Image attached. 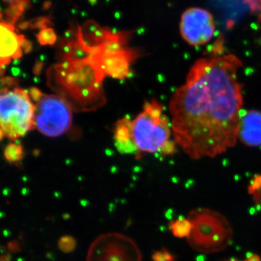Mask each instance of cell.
<instances>
[{
	"label": "cell",
	"mask_w": 261,
	"mask_h": 261,
	"mask_svg": "<svg viewBox=\"0 0 261 261\" xmlns=\"http://www.w3.org/2000/svg\"><path fill=\"white\" fill-rule=\"evenodd\" d=\"M242 66L233 54L200 58L173 94L169 110L173 139L192 159L215 158L236 145L243 106L238 79Z\"/></svg>",
	"instance_id": "1"
},
{
	"label": "cell",
	"mask_w": 261,
	"mask_h": 261,
	"mask_svg": "<svg viewBox=\"0 0 261 261\" xmlns=\"http://www.w3.org/2000/svg\"><path fill=\"white\" fill-rule=\"evenodd\" d=\"M99 53L82 59L65 60L47 72L49 88L77 112L95 111L106 104L102 82L106 76Z\"/></svg>",
	"instance_id": "2"
},
{
	"label": "cell",
	"mask_w": 261,
	"mask_h": 261,
	"mask_svg": "<svg viewBox=\"0 0 261 261\" xmlns=\"http://www.w3.org/2000/svg\"><path fill=\"white\" fill-rule=\"evenodd\" d=\"M132 139L139 152L171 155L176 152V142L171 139L172 124L155 99L146 102L143 111L132 121Z\"/></svg>",
	"instance_id": "3"
},
{
	"label": "cell",
	"mask_w": 261,
	"mask_h": 261,
	"mask_svg": "<svg viewBox=\"0 0 261 261\" xmlns=\"http://www.w3.org/2000/svg\"><path fill=\"white\" fill-rule=\"evenodd\" d=\"M34 105L25 89L18 87L17 80L2 77L0 95V135L13 141L34 129Z\"/></svg>",
	"instance_id": "4"
},
{
	"label": "cell",
	"mask_w": 261,
	"mask_h": 261,
	"mask_svg": "<svg viewBox=\"0 0 261 261\" xmlns=\"http://www.w3.org/2000/svg\"><path fill=\"white\" fill-rule=\"evenodd\" d=\"M191 227L187 237L193 250L202 253H214L226 248L232 238V229L227 220L210 209L192 211L189 215Z\"/></svg>",
	"instance_id": "5"
},
{
	"label": "cell",
	"mask_w": 261,
	"mask_h": 261,
	"mask_svg": "<svg viewBox=\"0 0 261 261\" xmlns=\"http://www.w3.org/2000/svg\"><path fill=\"white\" fill-rule=\"evenodd\" d=\"M73 111L61 96L43 94L34 105V128L47 137H60L71 126Z\"/></svg>",
	"instance_id": "6"
},
{
	"label": "cell",
	"mask_w": 261,
	"mask_h": 261,
	"mask_svg": "<svg viewBox=\"0 0 261 261\" xmlns=\"http://www.w3.org/2000/svg\"><path fill=\"white\" fill-rule=\"evenodd\" d=\"M87 261H142V256L132 239L120 233H107L90 245Z\"/></svg>",
	"instance_id": "7"
},
{
	"label": "cell",
	"mask_w": 261,
	"mask_h": 261,
	"mask_svg": "<svg viewBox=\"0 0 261 261\" xmlns=\"http://www.w3.org/2000/svg\"><path fill=\"white\" fill-rule=\"evenodd\" d=\"M180 34L184 40L193 47L210 42L216 31V23L210 12L203 8H188L181 15Z\"/></svg>",
	"instance_id": "8"
},
{
	"label": "cell",
	"mask_w": 261,
	"mask_h": 261,
	"mask_svg": "<svg viewBox=\"0 0 261 261\" xmlns=\"http://www.w3.org/2000/svg\"><path fill=\"white\" fill-rule=\"evenodd\" d=\"M1 49H0V64L2 68L11 63L12 59L17 60L23 54L22 44L25 37L18 35L15 32L14 25L2 20Z\"/></svg>",
	"instance_id": "9"
},
{
	"label": "cell",
	"mask_w": 261,
	"mask_h": 261,
	"mask_svg": "<svg viewBox=\"0 0 261 261\" xmlns=\"http://www.w3.org/2000/svg\"><path fill=\"white\" fill-rule=\"evenodd\" d=\"M140 51L130 48L124 49L111 56H102V66L106 75L118 80H123L128 77L130 65L138 58Z\"/></svg>",
	"instance_id": "10"
},
{
	"label": "cell",
	"mask_w": 261,
	"mask_h": 261,
	"mask_svg": "<svg viewBox=\"0 0 261 261\" xmlns=\"http://www.w3.org/2000/svg\"><path fill=\"white\" fill-rule=\"evenodd\" d=\"M239 138L245 145H261V112L248 111L241 116Z\"/></svg>",
	"instance_id": "11"
},
{
	"label": "cell",
	"mask_w": 261,
	"mask_h": 261,
	"mask_svg": "<svg viewBox=\"0 0 261 261\" xmlns=\"http://www.w3.org/2000/svg\"><path fill=\"white\" fill-rule=\"evenodd\" d=\"M132 121L127 117L117 122L115 141L117 149L121 153L135 154L139 152L132 139Z\"/></svg>",
	"instance_id": "12"
},
{
	"label": "cell",
	"mask_w": 261,
	"mask_h": 261,
	"mask_svg": "<svg viewBox=\"0 0 261 261\" xmlns=\"http://www.w3.org/2000/svg\"><path fill=\"white\" fill-rule=\"evenodd\" d=\"M82 38L88 47H97L104 42L105 39L111 34L109 29L101 27L94 20H88L81 27Z\"/></svg>",
	"instance_id": "13"
},
{
	"label": "cell",
	"mask_w": 261,
	"mask_h": 261,
	"mask_svg": "<svg viewBox=\"0 0 261 261\" xmlns=\"http://www.w3.org/2000/svg\"><path fill=\"white\" fill-rule=\"evenodd\" d=\"M5 159L9 163H18L23 159V149L22 146L16 143L9 144L4 151Z\"/></svg>",
	"instance_id": "14"
},
{
	"label": "cell",
	"mask_w": 261,
	"mask_h": 261,
	"mask_svg": "<svg viewBox=\"0 0 261 261\" xmlns=\"http://www.w3.org/2000/svg\"><path fill=\"white\" fill-rule=\"evenodd\" d=\"M38 42L42 46L53 45L57 42V35L54 29L48 28L41 29L37 35Z\"/></svg>",
	"instance_id": "15"
},
{
	"label": "cell",
	"mask_w": 261,
	"mask_h": 261,
	"mask_svg": "<svg viewBox=\"0 0 261 261\" xmlns=\"http://www.w3.org/2000/svg\"><path fill=\"white\" fill-rule=\"evenodd\" d=\"M190 227H191V225H190L188 219L177 220L173 222L171 226V231L173 234L175 236L179 237V238L188 236Z\"/></svg>",
	"instance_id": "16"
},
{
	"label": "cell",
	"mask_w": 261,
	"mask_h": 261,
	"mask_svg": "<svg viewBox=\"0 0 261 261\" xmlns=\"http://www.w3.org/2000/svg\"><path fill=\"white\" fill-rule=\"evenodd\" d=\"M76 247V241L75 238L69 235L62 237L58 241V248L64 253H70L75 250Z\"/></svg>",
	"instance_id": "17"
},
{
	"label": "cell",
	"mask_w": 261,
	"mask_h": 261,
	"mask_svg": "<svg viewBox=\"0 0 261 261\" xmlns=\"http://www.w3.org/2000/svg\"><path fill=\"white\" fill-rule=\"evenodd\" d=\"M29 23H30V28L32 29L48 28L49 25L53 24L51 20L49 18H46V17H41V18L33 19L31 21H29Z\"/></svg>",
	"instance_id": "18"
},
{
	"label": "cell",
	"mask_w": 261,
	"mask_h": 261,
	"mask_svg": "<svg viewBox=\"0 0 261 261\" xmlns=\"http://www.w3.org/2000/svg\"><path fill=\"white\" fill-rule=\"evenodd\" d=\"M152 260L153 261H170L171 257H170L169 254L166 251H158L154 252L152 255Z\"/></svg>",
	"instance_id": "19"
},
{
	"label": "cell",
	"mask_w": 261,
	"mask_h": 261,
	"mask_svg": "<svg viewBox=\"0 0 261 261\" xmlns=\"http://www.w3.org/2000/svg\"><path fill=\"white\" fill-rule=\"evenodd\" d=\"M29 94L31 99H33L35 102H37L43 95L42 92L39 89L36 88V87H32V88L29 89Z\"/></svg>",
	"instance_id": "20"
},
{
	"label": "cell",
	"mask_w": 261,
	"mask_h": 261,
	"mask_svg": "<svg viewBox=\"0 0 261 261\" xmlns=\"http://www.w3.org/2000/svg\"><path fill=\"white\" fill-rule=\"evenodd\" d=\"M8 249H9L10 251L13 252H17L20 251V245L17 241H10L8 245Z\"/></svg>",
	"instance_id": "21"
},
{
	"label": "cell",
	"mask_w": 261,
	"mask_h": 261,
	"mask_svg": "<svg viewBox=\"0 0 261 261\" xmlns=\"http://www.w3.org/2000/svg\"><path fill=\"white\" fill-rule=\"evenodd\" d=\"M22 48H23L24 53H29L32 51V42H29L27 39H24L23 44H22Z\"/></svg>",
	"instance_id": "22"
},
{
	"label": "cell",
	"mask_w": 261,
	"mask_h": 261,
	"mask_svg": "<svg viewBox=\"0 0 261 261\" xmlns=\"http://www.w3.org/2000/svg\"><path fill=\"white\" fill-rule=\"evenodd\" d=\"M249 3L257 10H261V0H248Z\"/></svg>",
	"instance_id": "23"
},
{
	"label": "cell",
	"mask_w": 261,
	"mask_h": 261,
	"mask_svg": "<svg viewBox=\"0 0 261 261\" xmlns=\"http://www.w3.org/2000/svg\"><path fill=\"white\" fill-rule=\"evenodd\" d=\"M4 3L10 5L18 4V3H23V2L29 1V0H3Z\"/></svg>",
	"instance_id": "24"
},
{
	"label": "cell",
	"mask_w": 261,
	"mask_h": 261,
	"mask_svg": "<svg viewBox=\"0 0 261 261\" xmlns=\"http://www.w3.org/2000/svg\"><path fill=\"white\" fill-rule=\"evenodd\" d=\"M229 261H260V259L257 255H251L245 260H231Z\"/></svg>",
	"instance_id": "25"
},
{
	"label": "cell",
	"mask_w": 261,
	"mask_h": 261,
	"mask_svg": "<svg viewBox=\"0 0 261 261\" xmlns=\"http://www.w3.org/2000/svg\"><path fill=\"white\" fill-rule=\"evenodd\" d=\"M18 27L22 30H25V29L30 28V23H29V21L24 22V23H20Z\"/></svg>",
	"instance_id": "26"
},
{
	"label": "cell",
	"mask_w": 261,
	"mask_h": 261,
	"mask_svg": "<svg viewBox=\"0 0 261 261\" xmlns=\"http://www.w3.org/2000/svg\"><path fill=\"white\" fill-rule=\"evenodd\" d=\"M11 257L10 255H3L1 257V261H10Z\"/></svg>",
	"instance_id": "27"
}]
</instances>
